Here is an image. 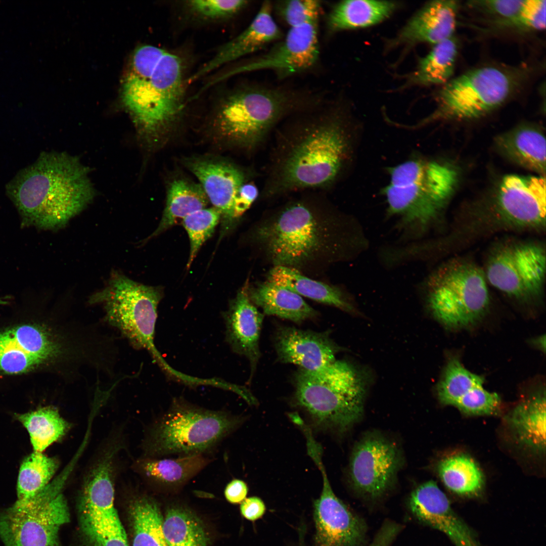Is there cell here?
<instances>
[{
  "instance_id": "1",
  "label": "cell",
  "mask_w": 546,
  "mask_h": 546,
  "mask_svg": "<svg viewBox=\"0 0 546 546\" xmlns=\"http://www.w3.org/2000/svg\"><path fill=\"white\" fill-rule=\"evenodd\" d=\"M340 103L316 104L291 115L274 131L259 198L271 200L305 191L325 190L349 161L351 132Z\"/></svg>"
},
{
  "instance_id": "2",
  "label": "cell",
  "mask_w": 546,
  "mask_h": 546,
  "mask_svg": "<svg viewBox=\"0 0 546 546\" xmlns=\"http://www.w3.org/2000/svg\"><path fill=\"white\" fill-rule=\"evenodd\" d=\"M269 210L253 240L273 266L303 273L322 271L344 259L351 242L341 215L320 191H305Z\"/></svg>"
},
{
  "instance_id": "3",
  "label": "cell",
  "mask_w": 546,
  "mask_h": 546,
  "mask_svg": "<svg viewBox=\"0 0 546 546\" xmlns=\"http://www.w3.org/2000/svg\"><path fill=\"white\" fill-rule=\"evenodd\" d=\"M122 102L147 143L163 142L184 106V62L152 45L137 48L122 84Z\"/></svg>"
},
{
  "instance_id": "4",
  "label": "cell",
  "mask_w": 546,
  "mask_h": 546,
  "mask_svg": "<svg viewBox=\"0 0 546 546\" xmlns=\"http://www.w3.org/2000/svg\"><path fill=\"white\" fill-rule=\"evenodd\" d=\"M23 223L44 229L64 226L93 200L88 169L65 153H44L8 185Z\"/></svg>"
},
{
  "instance_id": "5",
  "label": "cell",
  "mask_w": 546,
  "mask_h": 546,
  "mask_svg": "<svg viewBox=\"0 0 546 546\" xmlns=\"http://www.w3.org/2000/svg\"><path fill=\"white\" fill-rule=\"evenodd\" d=\"M318 100L279 88L253 86L230 95L214 120L217 136L234 147L258 149L286 119Z\"/></svg>"
},
{
  "instance_id": "6",
  "label": "cell",
  "mask_w": 546,
  "mask_h": 546,
  "mask_svg": "<svg viewBox=\"0 0 546 546\" xmlns=\"http://www.w3.org/2000/svg\"><path fill=\"white\" fill-rule=\"evenodd\" d=\"M294 384L296 404L318 426L343 432L363 415L367 380L347 361L336 360L316 371L299 369Z\"/></svg>"
},
{
  "instance_id": "7",
  "label": "cell",
  "mask_w": 546,
  "mask_h": 546,
  "mask_svg": "<svg viewBox=\"0 0 546 546\" xmlns=\"http://www.w3.org/2000/svg\"><path fill=\"white\" fill-rule=\"evenodd\" d=\"M384 188L389 214L400 226L420 234L434 223L452 191L455 173L434 161L412 159L393 167Z\"/></svg>"
},
{
  "instance_id": "8",
  "label": "cell",
  "mask_w": 546,
  "mask_h": 546,
  "mask_svg": "<svg viewBox=\"0 0 546 546\" xmlns=\"http://www.w3.org/2000/svg\"><path fill=\"white\" fill-rule=\"evenodd\" d=\"M242 422L239 417L175 398L151 426L144 442L147 457L204 454Z\"/></svg>"
},
{
  "instance_id": "9",
  "label": "cell",
  "mask_w": 546,
  "mask_h": 546,
  "mask_svg": "<svg viewBox=\"0 0 546 546\" xmlns=\"http://www.w3.org/2000/svg\"><path fill=\"white\" fill-rule=\"evenodd\" d=\"M162 297L158 287L144 285L114 271L106 287L90 296V304L102 305L105 321L137 350H146L170 379L178 371L163 358L154 342L157 308Z\"/></svg>"
},
{
  "instance_id": "10",
  "label": "cell",
  "mask_w": 546,
  "mask_h": 546,
  "mask_svg": "<svg viewBox=\"0 0 546 546\" xmlns=\"http://www.w3.org/2000/svg\"><path fill=\"white\" fill-rule=\"evenodd\" d=\"M484 270L473 263L454 260L441 266L428 282L427 302L445 328L466 329L479 323L489 305Z\"/></svg>"
},
{
  "instance_id": "11",
  "label": "cell",
  "mask_w": 546,
  "mask_h": 546,
  "mask_svg": "<svg viewBox=\"0 0 546 546\" xmlns=\"http://www.w3.org/2000/svg\"><path fill=\"white\" fill-rule=\"evenodd\" d=\"M526 68L488 66L451 78L437 93V114L460 119L481 116L500 106L520 88Z\"/></svg>"
},
{
  "instance_id": "12",
  "label": "cell",
  "mask_w": 546,
  "mask_h": 546,
  "mask_svg": "<svg viewBox=\"0 0 546 546\" xmlns=\"http://www.w3.org/2000/svg\"><path fill=\"white\" fill-rule=\"evenodd\" d=\"M67 502L55 483L34 496L18 500L0 513L4 546H59L58 533L69 522Z\"/></svg>"
},
{
  "instance_id": "13",
  "label": "cell",
  "mask_w": 546,
  "mask_h": 546,
  "mask_svg": "<svg viewBox=\"0 0 546 546\" xmlns=\"http://www.w3.org/2000/svg\"><path fill=\"white\" fill-rule=\"evenodd\" d=\"M487 283L510 297L530 299L540 292L546 272L545 252L537 243L504 244L490 255L484 270Z\"/></svg>"
},
{
  "instance_id": "14",
  "label": "cell",
  "mask_w": 546,
  "mask_h": 546,
  "mask_svg": "<svg viewBox=\"0 0 546 546\" xmlns=\"http://www.w3.org/2000/svg\"><path fill=\"white\" fill-rule=\"evenodd\" d=\"M402 462L395 442L380 433H369L353 448L349 468L351 484L364 496L379 498L393 485Z\"/></svg>"
},
{
  "instance_id": "15",
  "label": "cell",
  "mask_w": 546,
  "mask_h": 546,
  "mask_svg": "<svg viewBox=\"0 0 546 546\" xmlns=\"http://www.w3.org/2000/svg\"><path fill=\"white\" fill-rule=\"evenodd\" d=\"M318 21L290 28L284 39L267 53L213 77L209 87L241 73L271 70L280 77H287L313 67L320 54Z\"/></svg>"
},
{
  "instance_id": "16",
  "label": "cell",
  "mask_w": 546,
  "mask_h": 546,
  "mask_svg": "<svg viewBox=\"0 0 546 546\" xmlns=\"http://www.w3.org/2000/svg\"><path fill=\"white\" fill-rule=\"evenodd\" d=\"M545 195V180L542 176H506L493 204L491 224L521 230L543 226Z\"/></svg>"
},
{
  "instance_id": "17",
  "label": "cell",
  "mask_w": 546,
  "mask_h": 546,
  "mask_svg": "<svg viewBox=\"0 0 546 546\" xmlns=\"http://www.w3.org/2000/svg\"><path fill=\"white\" fill-rule=\"evenodd\" d=\"M321 449H311L308 454L320 470L323 486L314 505L316 546H358L364 540L366 526L334 494L321 459Z\"/></svg>"
},
{
  "instance_id": "18",
  "label": "cell",
  "mask_w": 546,
  "mask_h": 546,
  "mask_svg": "<svg viewBox=\"0 0 546 546\" xmlns=\"http://www.w3.org/2000/svg\"><path fill=\"white\" fill-rule=\"evenodd\" d=\"M483 378L468 370L457 357L447 361L437 386L442 404L452 405L468 415H494L500 408L498 394L487 391Z\"/></svg>"
},
{
  "instance_id": "19",
  "label": "cell",
  "mask_w": 546,
  "mask_h": 546,
  "mask_svg": "<svg viewBox=\"0 0 546 546\" xmlns=\"http://www.w3.org/2000/svg\"><path fill=\"white\" fill-rule=\"evenodd\" d=\"M408 503L418 520L445 534L455 546H480L472 530L452 510L447 497L434 481L417 486Z\"/></svg>"
},
{
  "instance_id": "20",
  "label": "cell",
  "mask_w": 546,
  "mask_h": 546,
  "mask_svg": "<svg viewBox=\"0 0 546 546\" xmlns=\"http://www.w3.org/2000/svg\"><path fill=\"white\" fill-rule=\"evenodd\" d=\"M459 2L435 0L426 3L391 38L386 40L388 51L399 47L409 48L422 43L432 44L454 36Z\"/></svg>"
},
{
  "instance_id": "21",
  "label": "cell",
  "mask_w": 546,
  "mask_h": 546,
  "mask_svg": "<svg viewBox=\"0 0 546 546\" xmlns=\"http://www.w3.org/2000/svg\"><path fill=\"white\" fill-rule=\"evenodd\" d=\"M185 165L196 176L208 200L221 213L225 228L234 223V202L248 181L245 171L235 164L209 158H193Z\"/></svg>"
},
{
  "instance_id": "22",
  "label": "cell",
  "mask_w": 546,
  "mask_h": 546,
  "mask_svg": "<svg viewBox=\"0 0 546 546\" xmlns=\"http://www.w3.org/2000/svg\"><path fill=\"white\" fill-rule=\"evenodd\" d=\"M278 360L308 371H316L333 363L341 350L329 332H317L293 327H279L275 336Z\"/></svg>"
},
{
  "instance_id": "23",
  "label": "cell",
  "mask_w": 546,
  "mask_h": 546,
  "mask_svg": "<svg viewBox=\"0 0 546 546\" xmlns=\"http://www.w3.org/2000/svg\"><path fill=\"white\" fill-rule=\"evenodd\" d=\"M272 4L263 2L249 25L222 45L210 60L188 79V83H193L226 64L281 39L283 34L272 17Z\"/></svg>"
},
{
  "instance_id": "24",
  "label": "cell",
  "mask_w": 546,
  "mask_h": 546,
  "mask_svg": "<svg viewBox=\"0 0 546 546\" xmlns=\"http://www.w3.org/2000/svg\"><path fill=\"white\" fill-rule=\"evenodd\" d=\"M247 286L238 292L223 316L225 340L235 353L249 360L251 382L261 355L259 338L264 314L249 299Z\"/></svg>"
},
{
  "instance_id": "25",
  "label": "cell",
  "mask_w": 546,
  "mask_h": 546,
  "mask_svg": "<svg viewBox=\"0 0 546 546\" xmlns=\"http://www.w3.org/2000/svg\"><path fill=\"white\" fill-rule=\"evenodd\" d=\"M113 453L94 465L84 479L80 497L84 522H97L117 515L114 504Z\"/></svg>"
},
{
  "instance_id": "26",
  "label": "cell",
  "mask_w": 546,
  "mask_h": 546,
  "mask_svg": "<svg viewBox=\"0 0 546 546\" xmlns=\"http://www.w3.org/2000/svg\"><path fill=\"white\" fill-rule=\"evenodd\" d=\"M247 291L250 301L260 307L264 314L277 316L298 324L317 316V311L301 296L268 280L251 287L247 286Z\"/></svg>"
},
{
  "instance_id": "27",
  "label": "cell",
  "mask_w": 546,
  "mask_h": 546,
  "mask_svg": "<svg viewBox=\"0 0 546 546\" xmlns=\"http://www.w3.org/2000/svg\"><path fill=\"white\" fill-rule=\"evenodd\" d=\"M394 1L349 0L335 4L327 16L328 32L364 28L388 19L399 7Z\"/></svg>"
},
{
  "instance_id": "28",
  "label": "cell",
  "mask_w": 546,
  "mask_h": 546,
  "mask_svg": "<svg viewBox=\"0 0 546 546\" xmlns=\"http://www.w3.org/2000/svg\"><path fill=\"white\" fill-rule=\"evenodd\" d=\"M210 462L204 454L177 458L147 457L141 460L138 469L152 484L165 489H175L186 484Z\"/></svg>"
},
{
  "instance_id": "29",
  "label": "cell",
  "mask_w": 546,
  "mask_h": 546,
  "mask_svg": "<svg viewBox=\"0 0 546 546\" xmlns=\"http://www.w3.org/2000/svg\"><path fill=\"white\" fill-rule=\"evenodd\" d=\"M267 280L287 288L301 296L337 307L349 313L357 312L355 306L339 288L313 280L291 267L273 266L267 274Z\"/></svg>"
},
{
  "instance_id": "30",
  "label": "cell",
  "mask_w": 546,
  "mask_h": 546,
  "mask_svg": "<svg viewBox=\"0 0 546 546\" xmlns=\"http://www.w3.org/2000/svg\"><path fill=\"white\" fill-rule=\"evenodd\" d=\"M545 396L538 393L523 400L505 416L519 442L536 450L545 445Z\"/></svg>"
},
{
  "instance_id": "31",
  "label": "cell",
  "mask_w": 546,
  "mask_h": 546,
  "mask_svg": "<svg viewBox=\"0 0 546 546\" xmlns=\"http://www.w3.org/2000/svg\"><path fill=\"white\" fill-rule=\"evenodd\" d=\"M458 54L454 36L434 44L429 53L419 59L416 69L405 76L400 88L445 84L451 79Z\"/></svg>"
},
{
  "instance_id": "32",
  "label": "cell",
  "mask_w": 546,
  "mask_h": 546,
  "mask_svg": "<svg viewBox=\"0 0 546 546\" xmlns=\"http://www.w3.org/2000/svg\"><path fill=\"white\" fill-rule=\"evenodd\" d=\"M497 145L503 153L526 168L544 173L545 140L542 132L531 126H522L498 138Z\"/></svg>"
},
{
  "instance_id": "33",
  "label": "cell",
  "mask_w": 546,
  "mask_h": 546,
  "mask_svg": "<svg viewBox=\"0 0 546 546\" xmlns=\"http://www.w3.org/2000/svg\"><path fill=\"white\" fill-rule=\"evenodd\" d=\"M209 200L200 184L185 178L173 180L168 188L166 202L161 221L151 238L162 233L190 214L204 209Z\"/></svg>"
},
{
  "instance_id": "34",
  "label": "cell",
  "mask_w": 546,
  "mask_h": 546,
  "mask_svg": "<svg viewBox=\"0 0 546 546\" xmlns=\"http://www.w3.org/2000/svg\"><path fill=\"white\" fill-rule=\"evenodd\" d=\"M437 471L444 486L458 495L473 496L482 489L483 473L475 461L466 455L443 458L437 465Z\"/></svg>"
},
{
  "instance_id": "35",
  "label": "cell",
  "mask_w": 546,
  "mask_h": 546,
  "mask_svg": "<svg viewBox=\"0 0 546 546\" xmlns=\"http://www.w3.org/2000/svg\"><path fill=\"white\" fill-rule=\"evenodd\" d=\"M27 430L34 451L42 452L54 442L60 440L70 425L52 406L39 408L14 417Z\"/></svg>"
},
{
  "instance_id": "36",
  "label": "cell",
  "mask_w": 546,
  "mask_h": 546,
  "mask_svg": "<svg viewBox=\"0 0 546 546\" xmlns=\"http://www.w3.org/2000/svg\"><path fill=\"white\" fill-rule=\"evenodd\" d=\"M162 531L168 546H208L209 543L202 521L184 507H172L167 511Z\"/></svg>"
},
{
  "instance_id": "37",
  "label": "cell",
  "mask_w": 546,
  "mask_h": 546,
  "mask_svg": "<svg viewBox=\"0 0 546 546\" xmlns=\"http://www.w3.org/2000/svg\"><path fill=\"white\" fill-rule=\"evenodd\" d=\"M130 514L132 546H168L162 531L163 518L154 499L138 497L131 505Z\"/></svg>"
},
{
  "instance_id": "38",
  "label": "cell",
  "mask_w": 546,
  "mask_h": 546,
  "mask_svg": "<svg viewBox=\"0 0 546 546\" xmlns=\"http://www.w3.org/2000/svg\"><path fill=\"white\" fill-rule=\"evenodd\" d=\"M59 467L57 459L34 451L22 461L18 474V500L31 497L43 489Z\"/></svg>"
},
{
  "instance_id": "39",
  "label": "cell",
  "mask_w": 546,
  "mask_h": 546,
  "mask_svg": "<svg viewBox=\"0 0 546 546\" xmlns=\"http://www.w3.org/2000/svg\"><path fill=\"white\" fill-rule=\"evenodd\" d=\"M221 218L220 212L212 207L196 211L183 220L190 244L187 268L190 267L202 245L212 235Z\"/></svg>"
},
{
  "instance_id": "40",
  "label": "cell",
  "mask_w": 546,
  "mask_h": 546,
  "mask_svg": "<svg viewBox=\"0 0 546 546\" xmlns=\"http://www.w3.org/2000/svg\"><path fill=\"white\" fill-rule=\"evenodd\" d=\"M525 0L470 1L466 5L482 16L485 21L497 28H510L518 16Z\"/></svg>"
},
{
  "instance_id": "41",
  "label": "cell",
  "mask_w": 546,
  "mask_h": 546,
  "mask_svg": "<svg viewBox=\"0 0 546 546\" xmlns=\"http://www.w3.org/2000/svg\"><path fill=\"white\" fill-rule=\"evenodd\" d=\"M272 5V11L290 28L318 20L321 4L314 0L278 1Z\"/></svg>"
},
{
  "instance_id": "42",
  "label": "cell",
  "mask_w": 546,
  "mask_h": 546,
  "mask_svg": "<svg viewBox=\"0 0 546 546\" xmlns=\"http://www.w3.org/2000/svg\"><path fill=\"white\" fill-rule=\"evenodd\" d=\"M83 526L93 546H129L118 515L98 522H83Z\"/></svg>"
},
{
  "instance_id": "43",
  "label": "cell",
  "mask_w": 546,
  "mask_h": 546,
  "mask_svg": "<svg viewBox=\"0 0 546 546\" xmlns=\"http://www.w3.org/2000/svg\"><path fill=\"white\" fill-rule=\"evenodd\" d=\"M248 3L244 0H193L187 2L186 5L191 13L200 18L218 20L235 15Z\"/></svg>"
},
{
  "instance_id": "44",
  "label": "cell",
  "mask_w": 546,
  "mask_h": 546,
  "mask_svg": "<svg viewBox=\"0 0 546 546\" xmlns=\"http://www.w3.org/2000/svg\"><path fill=\"white\" fill-rule=\"evenodd\" d=\"M545 0H525L510 28L525 31H540L545 28Z\"/></svg>"
},
{
  "instance_id": "45",
  "label": "cell",
  "mask_w": 546,
  "mask_h": 546,
  "mask_svg": "<svg viewBox=\"0 0 546 546\" xmlns=\"http://www.w3.org/2000/svg\"><path fill=\"white\" fill-rule=\"evenodd\" d=\"M260 192L253 182L247 181L240 189L234 202V214L237 220L259 198Z\"/></svg>"
},
{
  "instance_id": "46",
  "label": "cell",
  "mask_w": 546,
  "mask_h": 546,
  "mask_svg": "<svg viewBox=\"0 0 546 546\" xmlns=\"http://www.w3.org/2000/svg\"><path fill=\"white\" fill-rule=\"evenodd\" d=\"M265 506L263 502L256 496L245 498L240 506L242 515L247 519L254 521L260 518L264 513Z\"/></svg>"
},
{
  "instance_id": "47",
  "label": "cell",
  "mask_w": 546,
  "mask_h": 546,
  "mask_svg": "<svg viewBox=\"0 0 546 546\" xmlns=\"http://www.w3.org/2000/svg\"><path fill=\"white\" fill-rule=\"evenodd\" d=\"M248 490V486L244 481L235 479L226 486L224 496L229 502L237 504L241 503L246 498Z\"/></svg>"
},
{
  "instance_id": "48",
  "label": "cell",
  "mask_w": 546,
  "mask_h": 546,
  "mask_svg": "<svg viewBox=\"0 0 546 546\" xmlns=\"http://www.w3.org/2000/svg\"><path fill=\"white\" fill-rule=\"evenodd\" d=\"M400 530V526L392 522L385 523L369 546H390Z\"/></svg>"
}]
</instances>
